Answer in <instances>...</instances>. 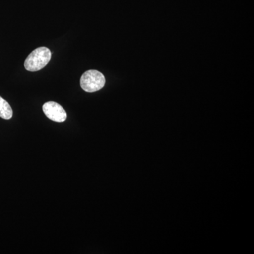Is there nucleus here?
Masks as SVG:
<instances>
[{
  "label": "nucleus",
  "mask_w": 254,
  "mask_h": 254,
  "mask_svg": "<svg viewBox=\"0 0 254 254\" xmlns=\"http://www.w3.org/2000/svg\"><path fill=\"white\" fill-rule=\"evenodd\" d=\"M51 56V52L48 48L40 47L28 55L24 63L25 68L29 71H39L48 64Z\"/></svg>",
  "instance_id": "f257e3e1"
},
{
  "label": "nucleus",
  "mask_w": 254,
  "mask_h": 254,
  "mask_svg": "<svg viewBox=\"0 0 254 254\" xmlns=\"http://www.w3.org/2000/svg\"><path fill=\"white\" fill-rule=\"evenodd\" d=\"M80 84L83 91L93 93L100 91L104 87L105 78L103 73L97 70H89L82 75Z\"/></svg>",
  "instance_id": "f03ea898"
},
{
  "label": "nucleus",
  "mask_w": 254,
  "mask_h": 254,
  "mask_svg": "<svg viewBox=\"0 0 254 254\" xmlns=\"http://www.w3.org/2000/svg\"><path fill=\"white\" fill-rule=\"evenodd\" d=\"M43 110L47 118L57 123H63L67 118L64 109L55 102H47L43 105Z\"/></svg>",
  "instance_id": "7ed1b4c3"
},
{
  "label": "nucleus",
  "mask_w": 254,
  "mask_h": 254,
  "mask_svg": "<svg viewBox=\"0 0 254 254\" xmlns=\"http://www.w3.org/2000/svg\"><path fill=\"white\" fill-rule=\"evenodd\" d=\"M13 110L7 101L0 96V117L4 120L12 118Z\"/></svg>",
  "instance_id": "20e7f679"
}]
</instances>
